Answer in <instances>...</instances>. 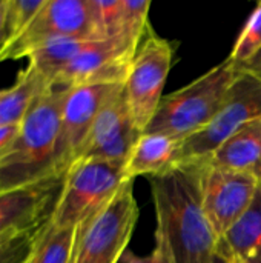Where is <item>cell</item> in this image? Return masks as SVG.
Listing matches in <instances>:
<instances>
[{"mask_svg":"<svg viewBox=\"0 0 261 263\" xmlns=\"http://www.w3.org/2000/svg\"><path fill=\"white\" fill-rule=\"evenodd\" d=\"M203 162L174 165L149 177L155 208V242L169 263H211L218 239L202 200Z\"/></svg>","mask_w":261,"mask_h":263,"instance_id":"cell-1","label":"cell"},{"mask_svg":"<svg viewBox=\"0 0 261 263\" xmlns=\"http://www.w3.org/2000/svg\"><path fill=\"white\" fill-rule=\"evenodd\" d=\"M66 92L65 86L49 85L34 100L14 143L0 157V191L57 174L55 154Z\"/></svg>","mask_w":261,"mask_h":263,"instance_id":"cell-2","label":"cell"},{"mask_svg":"<svg viewBox=\"0 0 261 263\" xmlns=\"http://www.w3.org/2000/svg\"><path fill=\"white\" fill-rule=\"evenodd\" d=\"M240 71L238 65L226 59L186 86L163 96L146 131L183 140L203 129L220 111Z\"/></svg>","mask_w":261,"mask_h":263,"instance_id":"cell-3","label":"cell"},{"mask_svg":"<svg viewBox=\"0 0 261 263\" xmlns=\"http://www.w3.org/2000/svg\"><path fill=\"white\" fill-rule=\"evenodd\" d=\"M126 163L105 159H78L63 176L51 223L77 228L100 211L128 180Z\"/></svg>","mask_w":261,"mask_h":263,"instance_id":"cell-4","label":"cell"},{"mask_svg":"<svg viewBox=\"0 0 261 263\" xmlns=\"http://www.w3.org/2000/svg\"><path fill=\"white\" fill-rule=\"evenodd\" d=\"M138 214L134 180L128 179L100 211L77 227L69 263H120Z\"/></svg>","mask_w":261,"mask_h":263,"instance_id":"cell-5","label":"cell"},{"mask_svg":"<svg viewBox=\"0 0 261 263\" xmlns=\"http://www.w3.org/2000/svg\"><path fill=\"white\" fill-rule=\"evenodd\" d=\"M240 69L217 116L203 129L180 142L174 165L209 159L234 133L261 117V77Z\"/></svg>","mask_w":261,"mask_h":263,"instance_id":"cell-6","label":"cell"},{"mask_svg":"<svg viewBox=\"0 0 261 263\" xmlns=\"http://www.w3.org/2000/svg\"><path fill=\"white\" fill-rule=\"evenodd\" d=\"M172 55V43L149 32L129 66L123 89L132 122L140 133L148 129L158 111Z\"/></svg>","mask_w":261,"mask_h":263,"instance_id":"cell-7","label":"cell"},{"mask_svg":"<svg viewBox=\"0 0 261 263\" xmlns=\"http://www.w3.org/2000/svg\"><path fill=\"white\" fill-rule=\"evenodd\" d=\"M51 39L102 40L91 0H46L23 34L0 51V62L28 57L37 45Z\"/></svg>","mask_w":261,"mask_h":263,"instance_id":"cell-8","label":"cell"},{"mask_svg":"<svg viewBox=\"0 0 261 263\" xmlns=\"http://www.w3.org/2000/svg\"><path fill=\"white\" fill-rule=\"evenodd\" d=\"M260 180L248 173L203 160L202 200L212 231L220 240L252 205Z\"/></svg>","mask_w":261,"mask_h":263,"instance_id":"cell-9","label":"cell"},{"mask_svg":"<svg viewBox=\"0 0 261 263\" xmlns=\"http://www.w3.org/2000/svg\"><path fill=\"white\" fill-rule=\"evenodd\" d=\"M63 176L0 191V243L37 234L51 220Z\"/></svg>","mask_w":261,"mask_h":263,"instance_id":"cell-10","label":"cell"},{"mask_svg":"<svg viewBox=\"0 0 261 263\" xmlns=\"http://www.w3.org/2000/svg\"><path fill=\"white\" fill-rule=\"evenodd\" d=\"M123 83H88L68 88L60 119V134L55 154V171L65 176L77 160L78 153L106 102Z\"/></svg>","mask_w":261,"mask_h":263,"instance_id":"cell-11","label":"cell"},{"mask_svg":"<svg viewBox=\"0 0 261 263\" xmlns=\"http://www.w3.org/2000/svg\"><path fill=\"white\" fill-rule=\"evenodd\" d=\"M135 54L120 39L92 40L62 69L52 85L74 88L88 83H125Z\"/></svg>","mask_w":261,"mask_h":263,"instance_id":"cell-12","label":"cell"},{"mask_svg":"<svg viewBox=\"0 0 261 263\" xmlns=\"http://www.w3.org/2000/svg\"><path fill=\"white\" fill-rule=\"evenodd\" d=\"M140 134L132 122L122 86L98 112L77 160L94 157L126 163Z\"/></svg>","mask_w":261,"mask_h":263,"instance_id":"cell-13","label":"cell"},{"mask_svg":"<svg viewBox=\"0 0 261 263\" xmlns=\"http://www.w3.org/2000/svg\"><path fill=\"white\" fill-rule=\"evenodd\" d=\"M180 142L163 133H142L126 160V177L134 180L138 176L163 174L174 166Z\"/></svg>","mask_w":261,"mask_h":263,"instance_id":"cell-14","label":"cell"},{"mask_svg":"<svg viewBox=\"0 0 261 263\" xmlns=\"http://www.w3.org/2000/svg\"><path fill=\"white\" fill-rule=\"evenodd\" d=\"M209 160L218 166L252 174L261 182V117L234 133Z\"/></svg>","mask_w":261,"mask_h":263,"instance_id":"cell-15","label":"cell"},{"mask_svg":"<svg viewBox=\"0 0 261 263\" xmlns=\"http://www.w3.org/2000/svg\"><path fill=\"white\" fill-rule=\"evenodd\" d=\"M220 251L242 263H261V182L243 217L218 240Z\"/></svg>","mask_w":261,"mask_h":263,"instance_id":"cell-16","label":"cell"},{"mask_svg":"<svg viewBox=\"0 0 261 263\" xmlns=\"http://www.w3.org/2000/svg\"><path fill=\"white\" fill-rule=\"evenodd\" d=\"M49 83L29 65L23 69L15 83L3 89L0 96V126L20 125L38 94Z\"/></svg>","mask_w":261,"mask_h":263,"instance_id":"cell-17","label":"cell"},{"mask_svg":"<svg viewBox=\"0 0 261 263\" xmlns=\"http://www.w3.org/2000/svg\"><path fill=\"white\" fill-rule=\"evenodd\" d=\"M92 40L80 39H51L37 45L29 54V66L34 68L49 85L62 72V69L80 54Z\"/></svg>","mask_w":261,"mask_h":263,"instance_id":"cell-18","label":"cell"},{"mask_svg":"<svg viewBox=\"0 0 261 263\" xmlns=\"http://www.w3.org/2000/svg\"><path fill=\"white\" fill-rule=\"evenodd\" d=\"M77 228H60L48 222L37 234L25 263H69Z\"/></svg>","mask_w":261,"mask_h":263,"instance_id":"cell-19","label":"cell"},{"mask_svg":"<svg viewBox=\"0 0 261 263\" xmlns=\"http://www.w3.org/2000/svg\"><path fill=\"white\" fill-rule=\"evenodd\" d=\"M151 2L148 0H122V14L118 34L115 39L123 40L132 51H138L142 39L148 32Z\"/></svg>","mask_w":261,"mask_h":263,"instance_id":"cell-20","label":"cell"},{"mask_svg":"<svg viewBox=\"0 0 261 263\" xmlns=\"http://www.w3.org/2000/svg\"><path fill=\"white\" fill-rule=\"evenodd\" d=\"M261 51V2L251 12L242 32L235 39L232 51L228 59L235 65L245 66L251 63Z\"/></svg>","mask_w":261,"mask_h":263,"instance_id":"cell-21","label":"cell"},{"mask_svg":"<svg viewBox=\"0 0 261 263\" xmlns=\"http://www.w3.org/2000/svg\"><path fill=\"white\" fill-rule=\"evenodd\" d=\"M46 0H6V42L0 51L11 46L35 18Z\"/></svg>","mask_w":261,"mask_h":263,"instance_id":"cell-22","label":"cell"},{"mask_svg":"<svg viewBox=\"0 0 261 263\" xmlns=\"http://www.w3.org/2000/svg\"><path fill=\"white\" fill-rule=\"evenodd\" d=\"M37 234H29V236L20 237V239H15V240L2 242L0 243V263H25Z\"/></svg>","mask_w":261,"mask_h":263,"instance_id":"cell-23","label":"cell"},{"mask_svg":"<svg viewBox=\"0 0 261 263\" xmlns=\"http://www.w3.org/2000/svg\"><path fill=\"white\" fill-rule=\"evenodd\" d=\"M120 263H169V260H168V256H166L163 247L158 242H155L154 250L151 251V254L143 256V257L134 254L131 250H126V253L123 254Z\"/></svg>","mask_w":261,"mask_h":263,"instance_id":"cell-24","label":"cell"},{"mask_svg":"<svg viewBox=\"0 0 261 263\" xmlns=\"http://www.w3.org/2000/svg\"><path fill=\"white\" fill-rule=\"evenodd\" d=\"M18 126H0V157L9 149V146L14 143L17 134H18Z\"/></svg>","mask_w":261,"mask_h":263,"instance_id":"cell-25","label":"cell"},{"mask_svg":"<svg viewBox=\"0 0 261 263\" xmlns=\"http://www.w3.org/2000/svg\"><path fill=\"white\" fill-rule=\"evenodd\" d=\"M6 0H0V49L6 42Z\"/></svg>","mask_w":261,"mask_h":263,"instance_id":"cell-26","label":"cell"},{"mask_svg":"<svg viewBox=\"0 0 261 263\" xmlns=\"http://www.w3.org/2000/svg\"><path fill=\"white\" fill-rule=\"evenodd\" d=\"M240 68H243L245 71H249V72L257 74V76H260L261 77V51L251 63H248V65H245V66H240Z\"/></svg>","mask_w":261,"mask_h":263,"instance_id":"cell-27","label":"cell"},{"mask_svg":"<svg viewBox=\"0 0 261 263\" xmlns=\"http://www.w3.org/2000/svg\"><path fill=\"white\" fill-rule=\"evenodd\" d=\"M211 263H232V259H231L228 254H225L223 251H220V250L217 248L215 254H214L212 259H211Z\"/></svg>","mask_w":261,"mask_h":263,"instance_id":"cell-28","label":"cell"},{"mask_svg":"<svg viewBox=\"0 0 261 263\" xmlns=\"http://www.w3.org/2000/svg\"><path fill=\"white\" fill-rule=\"evenodd\" d=\"M232 263H242V262H238V260H234V259H232Z\"/></svg>","mask_w":261,"mask_h":263,"instance_id":"cell-29","label":"cell"},{"mask_svg":"<svg viewBox=\"0 0 261 263\" xmlns=\"http://www.w3.org/2000/svg\"><path fill=\"white\" fill-rule=\"evenodd\" d=\"M2 94H3V89H0V96H2Z\"/></svg>","mask_w":261,"mask_h":263,"instance_id":"cell-30","label":"cell"}]
</instances>
